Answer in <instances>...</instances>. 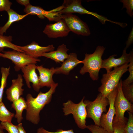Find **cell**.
Here are the masks:
<instances>
[{
  "label": "cell",
  "mask_w": 133,
  "mask_h": 133,
  "mask_svg": "<svg viewBox=\"0 0 133 133\" xmlns=\"http://www.w3.org/2000/svg\"><path fill=\"white\" fill-rule=\"evenodd\" d=\"M58 85L57 83H55L45 93L40 91L35 98L30 94L27 95L26 101L27 107L26 116L27 120L34 124L39 123L40 112L45 105L51 101L52 95L55 92Z\"/></svg>",
  "instance_id": "1"
},
{
  "label": "cell",
  "mask_w": 133,
  "mask_h": 133,
  "mask_svg": "<svg viewBox=\"0 0 133 133\" xmlns=\"http://www.w3.org/2000/svg\"><path fill=\"white\" fill-rule=\"evenodd\" d=\"M105 49L103 46H99L93 53L85 54L84 59L82 60L83 65L80 71L81 74L88 73L93 80H98L99 71L101 68L102 57Z\"/></svg>",
  "instance_id": "2"
},
{
  "label": "cell",
  "mask_w": 133,
  "mask_h": 133,
  "mask_svg": "<svg viewBox=\"0 0 133 133\" xmlns=\"http://www.w3.org/2000/svg\"><path fill=\"white\" fill-rule=\"evenodd\" d=\"M128 64H126L103 74L100 80L101 84L98 88V91L106 97L117 88L121 77L128 71Z\"/></svg>",
  "instance_id": "3"
},
{
  "label": "cell",
  "mask_w": 133,
  "mask_h": 133,
  "mask_svg": "<svg viewBox=\"0 0 133 133\" xmlns=\"http://www.w3.org/2000/svg\"><path fill=\"white\" fill-rule=\"evenodd\" d=\"M84 102L86 105L87 117L92 119L95 125L100 126L101 116L103 113H106V107L109 105L107 98L100 93L94 101L85 100Z\"/></svg>",
  "instance_id": "4"
},
{
  "label": "cell",
  "mask_w": 133,
  "mask_h": 133,
  "mask_svg": "<svg viewBox=\"0 0 133 133\" xmlns=\"http://www.w3.org/2000/svg\"><path fill=\"white\" fill-rule=\"evenodd\" d=\"M84 97L78 103H74L71 100L63 104V112L65 116L72 114L75 123L78 127L82 129L87 128L86 119L87 118L86 107V105L84 102Z\"/></svg>",
  "instance_id": "5"
},
{
  "label": "cell",
  "mask_w": 133,
  "mask_h": 133,
  "mask_svg": "<svg viewBox=\"0 0 133 133\" xmlns=\"http://www.w3.org/2000/svg\"><path fill=\"white\" fill-rule=\"evenodd\" d=\"M122 81L121 79L117 87V93L114 103L116 114L113 122L126 124L128 119L125 117V113L126 111L133 113V104L123 94L122 89Z\"/></svg>",
  "instance_id": "6"
},
{
  "label": "cell",
  "mask_w": 133,
  "mask_h": 133,
  "mask_svg": "<svg viewBox=\"0 0 133 133\" xmlns=\"http://www.w3.org/2000/svg\"><path fill=\"white\" fill-rule=\"evenodd\" d=\"M62 8L58 12L62 15L76 13L81 14H88L92 15L97 18L103 24H105L106 21L110 22V20L106 17L98 14L97 13L87 10L82 5L80 0H64Z\"/></svg>",
  "instance_id": "7"
},
{
  "label": "cell",
  "mask_w": 133,
  "mask_h": 133,
  "mask_svg": "<svg viewBox=\"0 0 133 133\" xmlns=\"http://www.w3.org/2000/svg\"><path fill=\"white\" fill-rule=\"evenodd\" d=\"M1 53L0 57L11 60L14 64L15 70L18 71L22 68L28 64H36L40 60L38 58H33L24 52L13 50L4 51Z\"/></svg>",
  "instance_id": "8"
},
{
  "label": "cell",
  "mask_w": 133,
  "mask_h": 133,
  "mask_svg": "<svg viewBox=\"0 0 133 133\" xmlns=\"http://www.w3.org/2000/svg\"><path fill=\"white\" fill-rule=\"evenodd\" d=\"M62 16L70 31L84 36H88L90 34L88 25L78 16L68 14L62 15Z\"/></svg>",
  "instance_id": "9"
},
{
  "label": "cell",
  "mask_w": 133,
  "mask_h": 133,
  "mask_svg": "<svg viewBox=\"0 0 133 133\" xmlns=\"http://www.w3.org/2000/svg\"><path fill=\"white\" fill-rule=\"evenodd\" d=\"M117 93V88L106 97L109 102V109L106 113H102L100 119V126L109 133H114L113 121L116 114L114 103Z\"/></svg>",
  "instance_id": "10"
},
{
  "label": "cell",
  "mask_w": 133,
  "mask_h": 133,
  "mask_svg": "<svg viewBox=\"0 0 133 133\" xmlns=\"http://www.w3.org/2000/svg\"><path fill=\"white\" fill-rule=\"evenodd\" d=\"M57 8L51 10H44L41 7L33 6L30 4L25 7L24 12L28 15H37L41 19L47 18L50 21L57 22L62 19V15L58 12Z\"/></svg>",
  "instance_id": "11"
},
{
  "label": "cell",
  "mask_w": 133,
  "mask_h": 133,
  "mask_svg": "<svg viewBox=\"0 0 133 133\" xmlns=\"http://www.w3.org/2000/svg\"><path fill=\"white\" fill-rule=\"evenodd\" d=\"M65 21L63 19L55 23L47 24L43 33L50 38H57L67 36L70 32Z\"/></svg>",
  "instance_id": "12"
},
{
  "label": "cell",
  "mask_w": 133,
  "mask_h": 133,
  "mask_svg": "<svg viewBox=\"0 0 133 133\" xmlns=\"http://www.w3.org/2000/svg\"><path fill=\"white\" fill-rule=\"evenodd\" d=\"M17 47L23 52L33 58H38L42 56L44 53L54 50L55 47L53 45L47 46H40L34 41L24 46H17Z\"/></svg>",
  "instance_id": "13"
},
{
  "label": "cell",
  "mask_w": 133,
  "mask_h": 133,
  "mask_svg": "<svg viewBox=\"0 0 133 133\" xmlns=\"http://www.w3.org/2000/svg\"><path fill=\"white\" fill-rule=\"evenodd\" d=\"M36 66L35 64H30L23 67L21 70L27 87L29 88H31L30 83H31L34 90L38 92L41 87L39 76L36 72Z\"/></svg>",
  "instance_id": "14"
},
{
  "label": "cell",
  "mask_w": 133,
  "mask_h": 133,
  "mask_svg": "<svg viewBox=\"0 0 133 133\" xmlns=\"http://www.w3.org/2000/svg\"><path fill=\"white\" fill-rule=\"evenodd\" d=\"M126 50L124 49L122 55L119 58H115L116 55L114 54L107 59L102 60L101 68L105 69L107 72H108L111 71L113 68L128 64L130 62V54L127 53Z\"/></svg>",
  "instance_id": "15"
},
{
  "label": "cell",
  "mask_w": 133,
  "mask_h": 133,
  "mask_svg": "<svg viewBox=\"0 0 133 133\" xmlns=\"http://www.w3.org/2000/svg\"><path fill=\"white\" fill-rule=\"evenodd\" d=\"M12 82L11 85L7 89L6 93L7 100L13 102L19 99L23 94L24 89L22 87L24 84L22 75L18 74L17 78L12 80Z\"/></svg>",
  "instance_id": "16"
},
{
  "label": "cell",
  "mask_w": 133,
  "mask_h": 133,
  "mask_svg": "<svg viewBox=\"0 0 133 133\" xmlns=\"http://www.w3.org/2000/svg\"><path fill=\"white\" fill-rule=\"evenodd\" d=\"M36 69L38 71L39 84L41 88L44 86L50 87L55 83L53 79V76L55 74V68L50 69L44 67L42 65L37 66Z\"/></svg>",
  "instance_id": "17"
},
{
  "label": "cell",
  "mask_w": 133,
  "mask_h": 133,
  "mask_svg": "<svg viewBox=\"0 0 133 133\" xmlns=\"http://www.w3.org/2000/svg\"><path fill=\"white\" fill-rule=\"evenodd\" d=\"M81 63H83L82 61L78 59L76 53H70L68 58L63 62L61 66L55 68V74L68 75L71 70Z\"/></svg>",
  "instance_id": "18"
},
{
  "label": "cell",
  "mask_w": 133,
  "mask_h": 133,
  "mask_svg": "<svg viewBox=\"0 0 133 133\" xmlns=\"http://www.w3.org/2000/svg\"><path fill=\"white\" fill-rule=\"evenodd\" d=\"M68 50L66 45L63 44L58 46L56 50L45 53L42 56L51 59L56 63L63 62L68 56L67 53Z\"/></svg>",
  "instance_id": "19"
},
{
  "label": "cell",
  "mask_w": 133,
  "mask_h": 133,
  "mask_svg": "<svg viewBox=\"0 0 133 133\" xmlns=\"http://www.w3.org/2000/svg\"><path fill=\"white\" fill-rule=\"evenodd\" d=\"M8 16V20L6 23L2 26L0 27V34L3 35L6 33L7 30L14 22L19 21L28 15H20L13 10L11 9L7 12Z\"/></svg>",
  "instance_id": "20"
},
{
  "label": "cell",
  "mask_w": 133,
  "mask_h": 133,
  "mask_svg": "<svg viewBox=\"0 0 133 133\" xmlns=\"http://www.w3.org/2000/svg\"><path fill=\"white\" fill-rule=\"evenodd\" d=\"M12 107L16 111L15 117L17 119L18 123H21L23 119L22 113L24 109H26L27 105L26 101L24 98L21 97L19 99L13 102L11 105Z\"/></svg>",
  "instance_id": "21"
},
{
  "label": "cell",
  "mask_w": 133,
  "mask_h": 133,
  "mask_svg": "<svg viewBox=\"0 0 133 133\" xmlns=\"http://www.w3.org/2000/svg\"><path fill=\"white\" fill-rule=\"evenodd\" d=\"M12 37L11 36H6L0 34V53L3 52L5 48H8L21 52H23L17 47V45L13 43Z\"/></svg>",
  "instance_id": "22"
},
{
  "label": "cell",
  "mask_w": 133,
  "mask_h": 133,
  "mask_svg": "<svg viewBox=\"0 0 133 133\" xmlns=\"http://www.w3.org/2000/svg\"><path fill=\"white\" fill-rule=\"evenodd\" d=\"M10 67H1L0 68L1 78L0 86V103L2 102L4 90L7 85V80L10 74Z\"/></svg>",
  "instance_id": "23"
},
{
  "label": "cell",
  "mask_w": 133,
  "mask_h": 133,
  "mask_svg": "<svg viewBox=\"0 0 133 133\" xmlns=\"http://www.w3.org/2000/svg\"><path fill=\"white\" fill-rule=\"evenodd\" d=\"M14 116V114L7 109L2 101L0 103V121L11 122Z\"/></svg>",
  "instance_id": "24"
},
{
  "label": "cell",
  "mask_w": 133,
  "mask_h": 133,
  "mask_svg": "<svg viewBox=\"0 0 133 133\" xmlns=\"http://www.w3.org/2000/svg\"><path fill=\"white\" fill-rule=\"evenodd\" d=\"M130 60L129 64H128V71L129 73L128 77L125 80L122 81V86H126L133 83V52L131 50L130 52Z\"/></svg>",
  "instance_id": "25"
},
{
  "label": "cell",
  "mask_w": 133,
  "mask_h": 133,
  "mask_svg": "<svg viewBox=\"0 0 133 133\" xmlns=\"http://www.w3.org/2000/svg\"><path fill=\"white\" fill-rule=\"evenodd\" d=\"M122 90L125 98L132 103H133V83L126 86H122Z\"/></svg>",
  "instance_id": "26"
},
{
  "label": "cell",
  "mask_w": 133,
  "mask_h": 133,
  "mask_svg": "<svg viewBox=\"0 0 133 133\" xmlns=\"http://www.w3.org/2000/svg\"><path fill=\"white\" fill-rule=\"evenodd\" d=\"M1 124L8 133H19L17 126L13 125L11 122H1Z\"/></svg>",
  "instance_id": "27"
},
{
  "label": "cell",
  "mask_w": 133,
  "mask_h": 133,
  "mask_svg": "<svg viewBox=\"0 0 133 133\" xmlns=\"http://www.w3.org/2000/svg\"><path fill=\"white\" fill-rule=\"evenodd\" d=\"M120 1L123 3L122 9L125 8L127 13L131 17H132L133 16V0H121Z\"/></svg>",
  "instance_id": "28"
},
{
  "label": "cell",
  "mask_w": 133,
  "mask_h": 133,
  "mask_svg": "<svg viewBox=\"0 0 133 133\" xmlns=\"http://www.w3.org/2000/svg\"><path fill=\"white\" fill-rule=\"evenodd\" d=\"M127 112L128 118L124 127L125 133H133V113Z\"/></svg>",
  "instance_id": "29"
},
{
  "label": "cell",
  "mask_w": 133,
  "mask_h": 133,
  "mask_svg": "<svg viewBox=\"0 0 133 133\" xmlns=\"http://www.w3.org/2000/svg\"><path fill=\"white\" fill-rule=\"evenodd\" d=\"M126 124L120 122H113L114 133H125L124 127Z\"/></svg>",
  "instance_id": "30"
},
{
  "label": "cell",
  "mask_w": 133,
  "mask_h": 133,
  "mask_svg": "<svg viewBox=\"0 0 133 133\" xmlns=\"http://www.w3.org/2000/svg\"><path fill=\"white\" fill-rule=\"evenodd\" d=\"M91 133H109L106 131L100 126L91 124L87 126V128Z\"/></svg>",
  "instance_id": "31"
},
{
  "label": "cell",
  "mask_w": 133,
  "mask_h": 133,
  "mask_svg": "<svg viewBox=\"0 0 133 133\" xmlns=\"http://www.w3.org/2000/svg\"><path fill=\"white\" fill-rule=\"evenodd\" d=\"M37 133H75L73 129L64 130L62 129L57 130L55 132H51L45 129L43 127L39 128L37 130Z\"/></svg>",
  "instance_id": "32"
},
{
  "label": "cell",
  "mask_w": 133,
  "mask_h": 133,
  "mask_svg": "<svg viewBox=\"0 0 133 133\" xmlns=\"http://www.w3.org/2000/svg\"><path fill=\"white\" fill-rule=\"evenodd\" d=\"M12 3L8 0H0V11L7 12L10 9Z\"/></svg>",
  "instance_id": "33"
},
{
  "label": "cell",
  "mask_w": 133,
  "mask_h": 133,
  "mask_svg": "<svg viewBox=\"0 0 133 133\" xmlns=\"http://www.w3.org/2000/svg\"><path fill=\"white\" fill-rule=\"evenodd\" d=\"M133 42V27L130 33L126 43V46L124 49L126 50Z\"/></svg>",
  "instance_id": "34"
},
{
  "label": "cell",
  "mask_w": 133,
  "mask_h": 133,
  "mask_svg": "<svg viewBox=\"0 0 133 133\" xmlns=\"http://www.w3.org/2000/svg\"><path fill=\"white\" fill-rule=\"evenodd\" d=\"M16 1L20 4L24 6L25 7L30 4L29 0H17Z\"/></svg>",
  "instance_id": "35"
},
{
  "label": "cell",
  "mask_w": 133,
  "mask_h": 133,
  "mask_svg": "<svg viewBox=\"0 0 133 133\" xmlns=\"http://www.w3.org/2000/svg\"><path fill=\"white\" fill-rule=\"evenodd\" d=\"M19 130V133H26L21 123H20L17 125Z\"/></svg>",
  "instance_id": "36"
},
{
  "label": "cell",
  "mask_w": 133,
  "mask_h": 133,
  "mask_svg": "<svg viewBox=\"0 0 133 133\" xmlns=\"http://www.w3.org/2000/svg\"><path fill=\"white\" fill-rule=\"evenodd\" d=\"M3 130L1 125V123L0 124V133H4L3 131Z\"/></svg>",
  "instance_id": "37"
},
{
  "label": "cell",
  "mask_w": 133,
  "mask_h": 133,
  "mask_svg": "<svg viewBox=\"0 0 133 133\" xmlns=\"http://www.w3.org/2000/svg\"><path fill=\"white\" fill-rule=\"evenodd\" d=\"M1 53H0V55Z\"/></svg>",
  "instance_id": "38"
}]
</instances>
